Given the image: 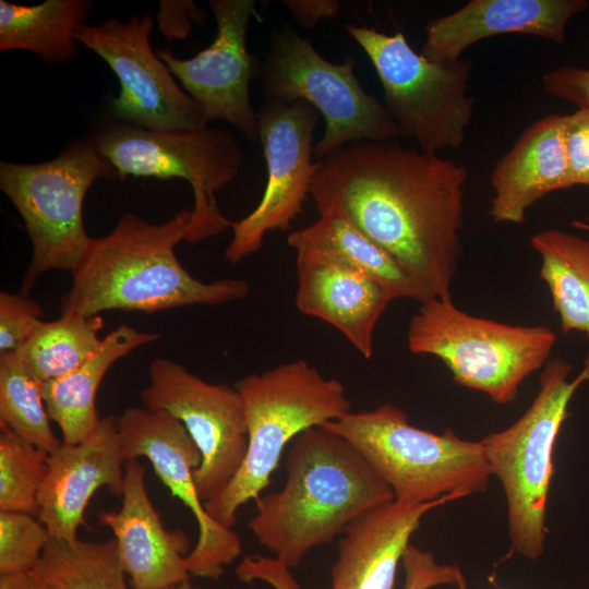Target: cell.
<instances>
[{
    "mask_svg": "<svg viewBox=\"0 0 589 589\" xmlns=\"http://www.w3.org/2000/svg\"><path fill=\"white\" fill-rule=\"evenodd\" d=\"M401 566L405 573L402 589H432L452 586L462 589L467 580L457 565L441 564L432 552L423 551L411 543L406 549Z\"/></svg>",
    "mask_w": 589,
    "mask_h": 589,
    "instance_id": "33",
    "label": "cell"
},
{
    "mask_svg": "<svg viewBox=\"0 0 589 589\" xmlns=\"http://www.w3.org/2000/svg\"><path fill=\"white\" fill-rule=\"evenodd\" d=\"M245 413L248 448L228 485L205 502L209 517L232 529L237 513L268 486L285 447L304 431L350 412L344 385L305 360L281 363L240 378L236 385Z\"/></svg>",
    "mask_w": 589,
    "mask_h": 589,
    "instance_id": "4",
    "label": "cell"
},
{
    "mask_svg": "<svg viewBox=\"0 0 589 589\" xmlns=\"http://www.w3.org/2000/svg\"><path fill=\"white\" fill-rule=\"evenodd\" d=\"M491 185L493 221L515 225L522 224L527 209L548 193L572 188L563 116H545L529 124L495 163Z\"/></svg>",
    "mask_w": 589,
    "mask_h": 589,
    "instance_id": "22",
    "label": "cell"
},
{
    "mask_svg": "<svg viewBox=\"0 0 589 589\" xmlns=\"http://www.w3.org/2000/svg\"><path fill=\"white\" fill-rule=\"evenodd\" d=\"M346 31L376 72L383 105L398 136L432 154L464 144L474 110V98L467 94L469 59L447 64L431 61L413 50L402 32L387 35L352 24Z\"/></svg>",
    "mask_w": 589,
    "mask_h": 589,
    "instance_id": "9",
    "label": "cell"
},
{
    "mask_svg": "<svg viewBox=\"0 0 589 589\" xmlns=\"http://www.w3.org/2000/svg\"><path fill=\"white\" fill-rule=\"evenodd\" d=\"M121 498L120 509L99 513L98 520L112 531L133 589H167L189 580V538L181 530L165 528L149 498L145 469L137 459L124 464Z\"/></svg>",
    "mask_w": 589,
    "mask_h": 589,
    "instance_id": "18",
    "label": "cell"
},
{
    "mask_svg": "<svg viewBox=\"0 0 589 589\" xmlns=\"http://www.w3.org/2000/svg\"><path fill=\"white\" fill-rule=\"evenodd\" d=\"M127 459L117 428V417L100 418L82 442L61 443L50 452L38 494V519L51 537L74 540L85 526V510L95 492L107 488L122 495Z\"/></svg>",
    "mask_w": 589,
    "mask_h": 589,
    "instance_id": "17",
    "label": "cell"
},
{
    "mask_svg": "<svg viewBox=\"0 0 589 589\" xmlns=\"http://www.w3.org/2000/svg\"><path fill=\"white\" fill-rule=\"evenodd\" d=\"M191 209L161 223L124 214L106 236L92 242L71 272L61 314L84 316L120 310L153 313L189 305H216L247 297L240 278L211 283L192 276L179 262L176 245L185 240Z\"/></svg>",
    "mask_w": 589,
    "mask_h": 589,
    "instance_id": "2",
    "label": "cell"
},
{
    "mask_svg": "<svg viewBox=\"0 0 589 589\" xmlns=\"http://www.w3.org/2000/svg\"><path fill=\"white\" fill-rule=\"evenodd\" d=\"M555 341L549 326L477 317L458 309L452 298L422 302L407 330L411 353L437 357L458 385L501 405L514 401L521 383L545 365Z\"/></svg>",
    "mask_w": 589,
    "mask_h": 589,
    "instance_id": "7",
    "label": "cell"
},
{
    "mask_svg": "<svg viewBox=\"0 0 589 589\" xmlns=\"http://www.w3.org/2000/svg\"><path fill=\"white\" fill-rule=\"evenodd\" d=\"M541 257L540 278L546 284L564 334L589 337V240L560 229L530 236Z\"/></svg>",
    "mask_w": 589,
    "mask_h": 589,
    "instance_id": "26",
    "label": "cell"
},
{
    "mask_svg": "<svg viewBox=\"0 0 589 589\" xmlns=\"http://www.w3.org/2000/svg\"><path fill=\"white\" fill-rule=\"evenodd\" d=\"M0 589H36L31 572L0 574Z\"/></svg>",
    "mask_w": 589,
    "mask_h": 589,
    "instance_id": "39",
    "label": "cell"
},
{
    "mask_svg": "<svg viewBox=\"0 0 589 589\" xmlns=\"http://www.w3.org/2000/svg\"><path fill=\"white\" fill-rule=\"evenodd\" d=\"M236 573L244 582L262 580L275 589H299L298 582L290 574V568L276 557L247 556L239 564Z\"/></svg>",
    "mask_w": 589,
    "mask_h": 589,
    "instance_id": "37",
    "label": "cell"
},
{
    "mask_svg": "<svg viewBox=\"0 0 589 589\" xmlns=\"http://www.w3.org/2000/svg\"><path fill=\"white\" fill-rule=\"evenodd\" d=\"M41 305L22 292H0V353L15 352L43 321Z\"/></svg>",
    "mask_w": 589,
    "mask_h": 589,
    "instance_id": "32",
    "label": "cell"
},
{
    "mask_svg": "<svg viewBox=\"0 0 589 589\" xmlns=\"http://www.w3.org/2000/svg\"><path fill=\"white\" fill-rule=\"evenodd\" d=\"M462 589H468V587H465V588H462Z\"/></svg>",
    "mask_w": 589,
    "mask_h": 589,
    "instance_id": "42",
    "label": "cell"
},
{
    "mask_svg": "<svg viewBox=\"0 0 589 589\" xmlns=\"http://www.w3.org/2000/svg\"><path fill=\"white\" fill-rule=\"evenodd\" d=\"M99 178L119 180V175L93 137L43 163L1 160L0 189L24 220L32 243L22 293L28 296L47 271L77 266L93 239L84 227L83 203Z\"/></svg>",
    "mask_w": 589,
    "mask_h": 589,
    "instance_id": "8",
    "label": "cell"
},
{
    "mask_svg": "<svg viewBox=\"0 0 589 589\" xmlns=\"http://www.w3.org/2000/svg\"><path fill=\"white\" fill-rule=\"evenodd\" d=\"M323 426L347 440L401 504L484 492L492 477L481 441L464 440L450 429L434 433L417 428L393 404L350 411Z\"/></svg>",
    "mask_w": 589,
    "mask_h": 589,
    "instance_id": "5",
    "label": "cell"
},
{
    "mask_svg": "<svg viewBox=\"0 0 589 589\" xmlns=\"http://www.w3.org/2000/svg\"><path fill=\"white\" fill-rule=\"evenodd\" d=\"M259 141L267 179L256 207L231 221L232 237L225 259L238 263L257 252L268 232L286 231L303 212L321 160H312L318 112L310 104L265 101L257 111Z\"/></svg>",
    "mask_w": 589,
    "mask_h": 589,
    "instance_id": "14",
    "label": "cell"
},
{
    "mask_svg": "<svg viewBox=\"0 0 589 589\" xmlns=\"http://www.w3.org/2000/svg\"><path fill=\"white\" fill-rule=\"evenodd\" d=\"M281 3L300 26L309 29L323 19L337 16L340 10V2L336 0H285Z\"/></svg>",
    "mask_w": 589,
    "mask_h": 589,
    "instance_id": "38",
    "label": "cell"
},
{
    "mask_svg": "<svg viewBox=\"0 0 589 589\" xmlns=\"http://www.w3.org/2000/svg\"><path fill=\"white\" fill-rule=\"evenodd\" d=\"M393 500L388 484L347 440L314 426L291 443L283 488L255 501L248 528L291 569L358 516Z\"/></svg>",
    "mask_w": 589,
    "mask_h": 589,
    "instance_id": "3",
    "label": "cell"
},
{
    "mask_svg": "<svg viewBox=\"0 0 589 589\" xmlns=\"http://www.w3.org/2000/svg\"><path fill=\"white\" fill-rule=\"evenodd\" d=\"M100 315L61 314L55 321H41L15 351L41 383L63 376L81 366L100 348Z\"/></svg>",
    "mask_w": 589,
    "mask_h": 589,
    "instance_id": "28",
    "label": "cell"
},
{
    "mask_svg": "<svg viewBox=\"0 0 589 589\" xmlns=\"http://www.w3.org/2000/svg\"><path fill=\"white\" fill-rule=\"evenodd\" d=\"M148 380L140 394L143 407L178 419L201 453L194 478L205 503L228 485L245 457L248 430L242 399L236 387L208 383L166 358L151 361Z\"/></svg>",
    "mask_w": 589,
    "mask_h": 589,
    "instance_id": "13",
    "label": "cell"
},
{
    "mask_svg": "<svg viewBox=\"0 0 589 589\" xmlns=\"http://www.w3.org/2000/svg\"><path fill=\"white\" fill-rule=\"evenodd\" d=\"M572 370L563 358L549 360L539 390L521 417L481 440L492 476L498 478L505 494L510 554L532 561L544 551L554 445L574 394L589 381V356L584 369L569 380Z\"/></svg>",
    "mask_w": 589,
    "mask_h": 589,
    "instance_id": "6",
    "label": "cell"
},
{
    "mask_svg": "<svg viewBox=\"0 0 589 589\" xmlns=\"http://www.w3.org/2000/svg\"><path fill=\"white\" fill-rule=\"evenodd\" d=\"M125 459L145 457L171 494L190 509L199 528L187 555L191 576L219 578L242 551L239 536L209 517L199 495L194 473L201 453L183 424L163 410L130 407L117 418Z\"/></svg>",
    "mask_w": 589,
    "mask_h": 589,
    "instance_id": "15",
    "label": "cell"
},
{
    "mask_svg": "<svg viewBox=\"0 0 589 589\" xmlns=\"http://www.w3.org/2000/svg\"><path fill=\"white\" fill-rule=\"evenodd\" d=\"M119 175L179 178L193 190L194 205L185 240L196 243L216 236L231 221L220 212L216 193L238 175L243 153L227 130L207 125L190 131L157 132L117 122L93 136Z\"/></svg>",
    "mask_w": 589,
    "mask_h": 589,
    "instance_id": "11",
    "label": "cell"
},
{
    "mask_svg": "<svg viewBox=\"0 0 589 589\" xmlns=\"http://www.w3.org/2000/svg\"><path fill=\"white\" fill-rule=\"evenodd\" d=\"M572 226L574 228H577L579 230H585V231H589V221H586V220H579V219H576L572 223Z\"/></svg>",
    "mask_w": 589,
    "mask_h": 589,
    "instance_id": "40",
    "label": "cell"
},
{
    "mask_svg": "<svg viewBox=\"0 0 589 589\" xmlns=\"http://www.w3.org/2000/svg\"><path fill=\"white\" fill-rule=\"evenodd\" d=\"M354 65L351 58L340 63L326 60L310 39L289 26L275 28L269 35L261 70L265 101L303 100L321 113L325 130L313 147L317 159L353 142L398 137L384 105L360 84Z\"/></svg>",
    "mask_w": 589,
    "mask_h": 589,
    "instance_id": "10",
    "label": "cell"
},
{
    "mask_svg": "<svg viewBox=\"0 0 589 589\" xmlns=\"http://www.w3.org/2000/svg\"><path fill=\"white\" fill-rule=\"evenodd\" d=\"M152 13L128 22L109 17L99 25L81 24L75 39L97 53L113 71L120 93L112 113L122 123L149 131H190L207 125L202 107L178 85L149 44Z\"/></svg>",
    "mask_w": 589,
    "mask_h": 589,
    "instance_id": "12",
    "label": "cell"
},
{
    "mask_svg": "<svg viewBox=\"0 0 589 589\" xmlns=\"http://www.w3.org/2000/svg\"><path fill=\"white\" fill-rule=\"evenodd\" d=\"M158 338V333L140 332L122 324L103 338L100 348L81 366L43 383L46 409L50 420L61 431L62 443L77 444L97 426L100 418L96 408V394L113 363Z\"/></svg>",
    "mask_w": 589,
    "mask_h": 589,
    "instance_id": "23",
    "label": "cell"
},
{
    "mask_svg": "<svg viewBox=\"0 0 589 589\" xmlns=\"http://www.w3.org/2000/svg\"><path fill=\"white\" fill-rule=\"evenodd\" d=\"M542 84L548 94L577 108H589V69L562 65L546 72Z\"/></svg>",
    "mask_w": 589,
    "mask_h": 589,
    "instance_id": "36",
    "label": "cell"
},
{
    "mask_svg": "<svg viewBox=\"0 0 589 589\" xmlns=\"http://www.w3.org/2000/svg\"><path fill=\"white\" fill-rule=\"evenodd\" d=\"M167 589H199L196 587H194L190 580H187V581H183L181 584H178L176 586H172L170 588H167Z\"/></svg>",
    "mask_w": 589,
    "mask_h": 589,
    "instance_id": "41",
    "label": "cell"
},
{
    "mask_svg": "<svg viewBox=\"0 0 589 589\" xmlns=\"http://www.w3.org/2000/svg\"><path fill=\"white\" fill-rule=\"evenodd\" d=\"M91 0H46L24 5L0 0V51L24 50L48 63L75 58L76 27L93 9Z\"/></svg>",
    "mask_w": 589,
    "mask_h": 589,
    "instance_id": "25",
    "label": "cell"
},
{
    "mask_svg": "<svg viewBox=\"0 0 589 589\" xmlns=\"http://www.w3.org/2000/svg\"><path fill=\"white\" fill-rule=\"evenodd\" d=\"M207 13L192 0H161L156 15L159 32L168 39H185L193 25H202Z\"/></svg>",
    "mask_w": 589,
    "mask_h": 589,
    "instance_id": "35",
    "label": "cell"
},
{
    "mask_svg": "<svg viewBox=\"0 0 589 589\" xmlns=\"http://www.w3.org/2000/svg\"><path fill=\"white\" fill-rule=\"evenodd\" d=\"M297 308L338 329L370 359L375 326L394 296L360 271L313 250L297 251Z\"/></svg>",
    "mask_w": 589,
    "mask_h": 589,
    "instance_id": "20",
    "label": "cell"
},
{
    "mask_svg": "<svg viewBox=\"0 0 589 589\" xmlns=\"http://www.w3.org/2000/svg\"><path fill=\"white\" fill-rule=\"evenodd\" d=\"M588 7L586 0H471L430 20L420 53L453 63L473 44L502 34H527L560 44L569 20Z\"/></svg>",
    "mask_w": 589,
    "mask_h": 589,
    "instance_id": "19",
    "label": "cell"
},
{
    "mask_svg": "<svg viewBox=\"0 0 589 589\" xmlns=\"http://www.w3.org/2000/svg\"><path fill=\"white\" fill-rule=\"evenodd\" d=\"M287 242L296 252L317 251L360 271L385 287L395 299L424 302L422 291L401 266L337 212L320 213L313 224L290 232Z\"/></svg>",
    "mask_w": 589,
    "mask_h": 589,
    "instance_id": "24",
    "label": "cell"
},
{
    "mask_svg": "<svg viewBox=\"0 0 589 589\" xmlns=\"http://www.w3.org/2000/svg\"><path fill=\"white\" fill-rule=\"evenodd\" d=\"M461 497L450 494L416 505L393 500L358 516L339 537L330 589H394L398 566L422 518Z\"/></svg>",
    "mask_w": 589,
    "mask_h": 589,
    "instance_id": "21",
    "label": "cell"
},
{
    "mask_svg": "<svg viewBox=\"0 0 589 589\" xmlns=\"http://www.w3.org/2000/svg\"><path fill=\"white\" fill-rule=\"evenodd\" d=\"M563 139L572 185L589 187V108L563 116Z\"/></svg>",
    "mask_w": 589,
    "mask_h": 589,
    "instance_id": "34",
    "label": "cell"
},
{
    "mask_svg": "<svg viewBox=\"0 0 589 589\" xmlns=\"http://www.w3.org/2000/svg\"><path fill=\"white\" fill-rule=\"evenodd\" d=\"M31 574L36 589H129L115 539L51 537Z\"/></svg>",
    "mask_w": 589,
    "mask_h": 589,
    "instance_id": "27",
    "label": "cell"
},
{
    "mask_svg": "<svg viewBox=\"0 0 589 589\" xmlns=\"http://www.w3.org/2000/svg\"><path fill=\"white\" fill-rule=\"evenodd\" d=\"M0 426V512L37 516L49 453Z\"/></svg>",
    "mask_w": 589,
    "mask_h": 589,
    "instance_id": "30",
    "label": "cell"
},
{
    "mask_svg": "<svg viewBox=\"0 0 589 589\" xmlns=\"http://www.w3.org/2000/svg\"><path fill=\"white\" fill-rule=\"evenodd\" d=\"M321 160L310 195L385 250L424 297L452 298L461 254L464 165L395 140L350 143Z\"/></svg>",
    "mask_w": 589,
    "mask_h": 589,
    "instance_id": "1",
    "label": "cell"
},
{
    "mask_svg": "<svg viewBox=\"0 0 589 589\" xmlns=\"http://www.w3.org/2000/svg\"><path fill=\"white\" fill-rule=\"evenodd\" d=\"M0 425L47 453L62 443L50 426L43 383L16 352L0 353Z\"/></svg>",
    "mask_w": 589,
    "mask_h": 589,
    "instance_id": "29",
    "label": "cell"
},
{
    "mask_svg": "<svg viewBox=\"0 0 589 589\" xmlns=\"http://www.w3.org/2000/svg\"><path fill=\"white\" fill-rule=\"evenodd\" d=\"M50 538L37 516L0 512V574L31 572Z\"/></svg>",
    "mask_w": 589,
    "mask_h": 589,
    "instance_id": "31",
    "label": "cell"
},
{
    "mask_svg": "<svg viewBox=\"0 0 589 589\" xmlns=\"http://www.w3.org/2000/svg\"><path fill=\"white\" fill-rule=\"evenodd\" d=\"M216 20L212 44L190 59L170 49H157L172 75L202 107L207 122L224 120L251 142L259 141L257 111L250 82L261 75L262 63L247 49V33L254 0H208Z\"/></svg>",
    "mask_w": 589,
    "mask_h": 589,
    "instance_id": "16",
    "label": "cell"
}]
</instances>
